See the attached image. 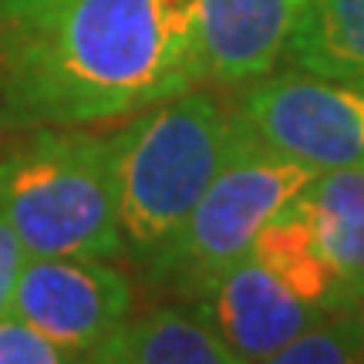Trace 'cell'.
<instances>
[{
	"mask_svg": "<svg viewBox=\"0 0 364 364\" xmlns=\"http://www.w3.org/2000/svg\"><path fill=\"white\" fill-rule=\"evenodd\" d=\"M314 176V169L270 149L243 118L220 172L145 277L162 290L193 300L226 267L250 257L267 220L297 199Z\"/></svg>",
	"mask_w": 364,
	"mask_h": 364,
	"instance_id": "cell-4",
	"label": "cell"
},
{
	"mask_svg": "<svg viewBox=\"0 0 364 364\" xmlns=\"http://www.w3.org/2000/svg\"><path fill=\"white\" fill-rule=\"evenodd\" d=\"M95 364H240L196 307H156L125 317L88 354Z\"/></svg>",
	"mask_w": 364,
	"mask_h": 364,
	"instance_id": "cell-10",
	"label": "cell"
},
{
	"mask_svg": "<svg viewBox=\"0 0 364 364\" xmlns=\"http://www.w3.org/2000/svg\"><path fill=\"white\" fill-rule=\"evenodd\" d=\"M203 78L243 88L284 61L307 0H196Z\"/></svg>",
	"mask_w": 364,
	"mask_h": 364,
	"instance_id": "cell-8",
	"label": "cell"
},
{
	"mask_svg": "<svg viewBox=\"0 0 364 364\" xmlns=\"http://www.w3.org/2000/svg\"><path fill=\"white\" fill-rule=\"evenodd\" d=\"M189 304L226 341L240 364L273 361V354L287 341H294L317 314H324L321 307L297 297L287 284H280L253 257L226 267Z\"/></svg>",
	"mask_w": 364,
	"mask_h": 364,
	"instance_id": "cell-7",
	"label": "cell"
},
{
	"mask_svg": "<svg viewBox=\"0 0 364 364\" xmlns=\"http://www.w3.org/2000/svg\"><path fill=\"white\" fill-rule=\"evenodd\" d=\"M236 108L270 149L307 169L364 166V81L287 68L243 85Z\"/></svg>",
	"mask_w": 364,
	"mask_h": 364,
	"instance_id": "cell-5",
	"label": "cell"
},
{
	"mask_svg": "<svg viewBox=\"0 0 364 364\" xmlns=\"http://www.w3.org/2000/svg\"><path fill=\"white\" fill-rule=\"evenodd\" d=\"M34 4H44V0H0V17H4V14L24 11V7H34Z\"/></svg>",
	"mask_w": 364,
	"mask_h": 364,
	"instance_id": "cell-16",
	"label": "cell"
},
{
	"mask_svg": "<svg viewBox=\"0 0 364 364\" xmlns=\"http://www.w3.org/2000/svg\"><path fill=\"white\" fill-rule=\"evenodd\" d=\"M358 307H361V314H364V290H361V304H358Z\"/></svg>",
	"mask_w": 364,
	"mask_h": 364,
	"instance_id": "cell-17",
	"label": "cell"
},
{
	"mask_svg": "<svg viewBox=\"0 0 364 364\" xmlns=\"http://www.w3.org/2000/svg\"><path fill=\"white\" fill-rule=\"evenodd\" d=\"M71 354L61 351L41 331L24 324L21 317H0V364H68Z\"/></svg>",
	"mask_w": 364,
	"mask_h": 364,
	"instance_id": "cell-14",
	"label": "cell"
},
{
	"mask_svg": "<svg viewBox=\"0 0 364 364\" xmlns=\"http://www.w3.org/2000/svg\"><path fill=\"white\" fill-rule=\"evenodd\" d=\"M0 209L27 257H125L112 139L34 129L0 156Z\"/></svg>",
	"mask_w": 364,
	"mask_h": 364,
	"instance_id": "cell-3",
	"label": "cell"
},
{
	"mask_svg": "<svg viewBox=\"0 0 364 364\" xmlns=\"http://www.w3.org/2000/svg\"><path fill=\"white\" fill-rule=\"evenodd\" d=\"M27 253L21 247V240L14 233L7 213L0 209V317L11 314V300H14V284H17V273L24 267Z\"/></svg>",
	"mask_w": 364,
	"mask_h": 364,
	"instance_id": "cell-15",
	"label": "cell"
},
{
	"mask_svg": "<svg viewBox=\"0 0 364 364\" xmlns=\"http://www.w3.org/2000/svg\"><path fill=\"white\" fill-rule=\"evenodd\" d=\"M243 115L213 91L189 88L145 108L112 135L125 257L149 270L166 253L233 145Z\"/></svg>",
	"mask_w": 364,
	"mask_h": 364,
	"instance_id": "cell-2",
	"label": "cell"
},
{
	"mask_svg": "<svg viewBox=\"0 0 364 364\" xmlns=\"http://www.w3.org/2000/svg\"><path fill=\"white\" fill-rule=\"evenodd\" d=\"M284 65L364 81V0H307Z\"/></svg>",
	"mask_w": 364,
	"mask_h": 364,
	"instance_id": "cell-12",
	"label": "cell"
},
{
	"mask_svg": "<svg viewBox=\"0 0 364 364\" xmlns=\"http://www.w3.org/2000/svg\"><path fill=\"white\" fill-rule=\"evenodd\" d=\"M196 0H44L0 17V129L139 115L203 85Z\"/></svg>",
	"mask_w": 364,
	"mask_h": 364,
	"instance_id": "cell-1",
	"label": "cell"
},
{
	"mask_svg": "<svg viewBox=\"0 0 364 364\" xmlns=\"http://www.w3.org/2000/svg\"><path fill=\"white\" fill-rule=\"evenodd\" d=\"M364 361L361 307H334L317 314L294 341L273 354V364H358Z\"/></svg>",
	"mask_w": 364,
	"mask_h": 364,
	"instance_id": "cell-13",
	"label": "cell"
},
{
	"mask_svg": "<svg viewBox=\"0 0 364 364\" xmlns=\"http://www.w3.org/2000/svg\"><path fill=\"white\" fill-rule=\"evenodd\" d=\"M129 311V277L91 257H27L11 300L14 317L54 341L71 361H88Z\"/></svg>",
	"mask_w": 364,
	"mask_h": 364,
	"instance_id": "cell-6",
	"label": "cell"
},
{
	"mask_svg": "<svg viewBox=\"0 0 364 364\" xmlns=\"http://www.w3.org/2000/svg\"><path fill=\"white\" fill-rule=\"evenodd\" d=\"M314 243L334 273L344 304H361L364 290V166L317 172L300 193Z\"/></svg>",
	"mask_w": 364,
	"mask_h": 364,
	"instance_id": "cell-9",
	"label": "cell"
},
{
	"mask_svg": "<svg viewBox=\"0 0 364 364\" xmlns=\"http://www.w3.org/2000/svg\"><path fill=\"white\" fill-rule=\"evenodd\" d=\"M250 257L263 263L297 297H304L307 304L321 307V311L354 307V304H344L334 273L327 270L324 257H321V250L314 243V230L300 196L290 199L273 220H267V226L253 240Z\"/></svg>",
	"mask_w": 364,
	"mask_h": 364,
	"instance_id": "cell-11",
	"label": "cell"
}]
</instances>
